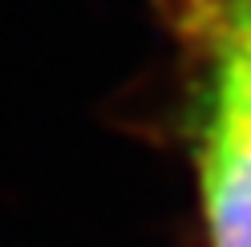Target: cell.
<instances>
[{
	"label": "cell",
	"instance_id": "1",
	"mask_svg": "<svg viewBox=\"0 0 251 247\" xmlns=\"http://www.w3.org/2000/svg\"><path fill=\"white\" fill-rule=\"evenodd\" d=\"M199 81L191 162L211 247H251V49L207 0L186 4Z\"/></svg>",
	"mask_w": 251,
	"mask_h": 247
},
{
	"label": "cell",
	"instance_id": "2",
	"mask_svg": "<svg viewBox=\"0 0 251 247\" xmlns=\"http://www.w3.org/2000/svg\"><path fill=\"white\" fill-rule=\"evenodd\" d=\"M207 4L247 41V49H251V0H207Z\"/></svg>",
	"mask_w": 251,
	"mask_h": 247
}]
</instances>
